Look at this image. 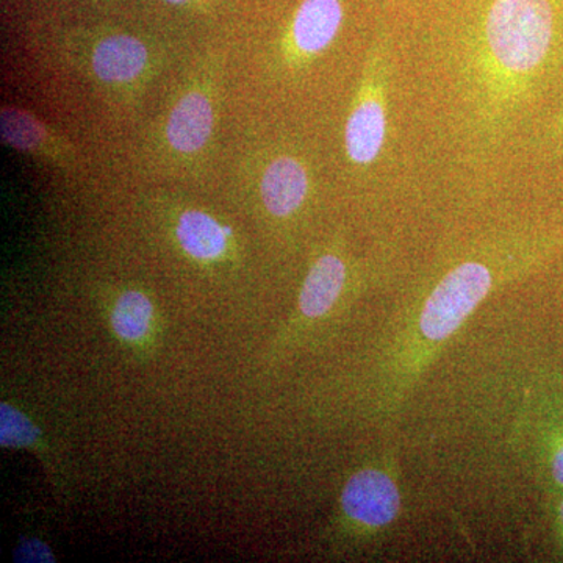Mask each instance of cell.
<instances>
[{"label":"cell","instance_id":"6da1fadb","mask_svg":"<svg viewBox=\"0 0 563 563\" xmlns=\"http://www.w3.org/2000/svg\"><path fill=\"white\" fill-rule=\"evenodd\" d=\"M563 232L499 233L451 263L415 299L383 346L374 377L373 412H398L433 358L493 292L525 279L562 251Z\"/></svg>","mask_w":563,"mask_h":563},{"label":"cell","instance_id":"7a4b0ae2","mask_svg":"<svg viewBox=\"0 0 563 563\" xmlns=\"http://www.w3.org/2000/svg\"><path fill=\"white\" fill-rule=\"evenodd\" d=\"M558 40L554 0H483L470 76L479 133L496 139L547 73Z\"/></svg>","mask_w":563,"mask_h":563},{"label":"cell","instance_id":"3957f363","mask_svg":"<svg viewBox=\"0 0 563 563\" xmlns=\"http://www.w3.org/2000/svg\"><path fill=\"white\" fill-rule=\"evenodd\" d=\"M391 74L390 38L383 32L366 54L344 122V154L355 168L373 166L387 146Z\"/></svg>","mask_w":563,"mask_h":563},{"label":"cell","instance_id":"277c9868","mask_svg":"<svg viewBox=\"0 0 563 563\" xmlns=\"http://www.w3.org/2000/svg\"><path fill=\"white\" fill-rule=\"evenodd\" d=\"M402 495L395 462L383 457L357 470L344 484L340 512L347 531L369 540L387 532L401 514Z\"/></svg>","mask_w":563,"mask_h":563},{"label":"cell","instance_id":"5b68a950","mask_svg":"<svg viewBox=\"0 0 563 563\" xmlns=\"http://www.w3.org/2000/svg\"><path fill=\"white\" fill-rule=\"evenodd\" d=\"M84 51L91 76L109 90H132L151 76L150 47L129 33H96L85 41Z\"/></svg>","mask_w":563,"mask_h":563},{"label":"cell","instance_id":"8992f818","mask_svg":"<svg viewBox=\"0 0 563 563\" xmlns=\"http://www.w3.org/2000/svg\"><path fill=\"white\" fill-rule=\"evenodd\" d=\"M343 22V0H301L282 40L285 62L298 68L317 60L335 43Z\"/></svg>","mask_w":563,"mask_h":563},{"label":"cell","instance_id":"52a82bcc","mask_svg":"<svg viewBox=\"0 0 563 563\" xmlns=\"http://www.w3.org/2000/svg\"><path fill=\"white\" fill-rule=\"evenodd\" d=\"M214 125L213 96L210 85L199 84L187 88L169 110L163 140L172 154L195 157L210 143Z\"/></svg>","mask_w":563,"mask_h":563},{"label":"cell","instance_id":"ba28073f","mask_svg":"<svg viewBox=\"0 0 563 563\" xmlns=\"http://www.w3.org/2000/svg\"><path fill=\"white\" fill-rule=\"evenodd\" d=\"M263 207L277 220H290L306 207L312 192V174L298 155L282 152L266 163L261 176Z\"/></svg>","mask_w":563,"mask_h":563},{"label":"cell","instance_id":"9c48e42d","mask_svg":"<svg viewBox=\"0 0 563 563\" xmlns=\"http://www.w3.org/2000/svg\"><path fill=\"white\" fill-rule=\"evenodd\" d=\"M351 279V262L342 251L332 247L318 255L299 291V320L312 322L331 313L350 287Z\"/></svg>","mask_w":563,"mask_h":563},{"label":"cell","instance_id":"30bf717a","mask_svg":"<svg viewBox=\"0 0 563 563\" xmlns=\"http://www.w3.org/2000/svg\"><path fill=\"white\" fill-rule=\"evenodd\" d=\"M0 132L3 141L14 150L57 163H69L73 157L68 144L58 140L54 132L27 111L3 107L0 113Z\"/></svg>","mask_w":563,"mask_h":563},{"label":"cell","instance_id":"8fae6325","mask_svg":"<svg viewBox=\"0 0 563 563\" xmlns=\"http://www.w3.org/2000/svg\"><path fill=\"white\" fill-rule=\"evenodd\" d=\"M176 236L185 254L199 262H217L229 250L231 232L211 214L192 209L177 218Z\"/></svg>","mask_w":563,"mask_h":563},{"label":"cell","instance_id":"7c38bea8","mask_svg":"<svg viewBox=\"0 0 563 563\" xmlns=\"http://www.w3.org/2000/svg\"><path fill=\"white\" fill-rule=\"evenodd\" d=\"M154 320V306L141 291H124L117 299L111 312V325L121 340L129 343L146 339Z\"/></svg>","mask_w":563,"mask_h":563},{"label":"cell","instance_id":"4fadbf2b","mask_svg":"<svg viewBox=\"0 0 563 563\" xmlns=\"http://www.w3.org/2000/svg\"><path fill=\"white\" fill-rule=\"evenodd\" d=\"M540 466L553 493L563 492V420L547 426L539 448Z\"/></svg>","mask_w":563,"mask_h":563},{"label":"cell","instance_id":"5bb4252c","mask_svg":"<svg viewBox=\"0 0 563 563\" xmlns=\"http://www.w3.org/2000/svg\"><path fill=\"white\" fill-rule=\"evenodd\" d=\"M0 439L3 446H31L38 440V429L9 404L0 407Z\"/></svg>","mask_w":563,"mask_h":563},{"label":"cell","instance_id":"9a60e30c","mask_svg":"<svg viewBox=\"0 0 563 563\" xmlns=\"http://www.w3.org/2000/svg\"><path fill=\"white\" fill-rule=\"evenodd\" d=\"M16 561L21 562H54V554L51 553L46 544L38 542V540H29L22 543L18 550Z\"/></svg>","mask_w":563,"mask_h":563},{"label":"cell","instance_id":"2e32d148","mask_svg":"<svg viewBox=\"0 0 563 563\" xmlns=\"http://www.w3.org/2000/svg\"><path fill=\"white\" fill-rule=\"evenodd\" d=\"M553 526L555 539L563 554V492L553 493Z\"/></svg>","mask_w":563,"mask_h":563},{"label":"cell","instance_id":"e0dca14e","mask_svg":"<svg viewBox=\"0 0 563 563\" xmlns=\"http://www.w3.org/2000/svg\"><path fill=\"white\" fill-rule=\"evenodd\" d=\"M551 135H553V139L558 140L559 143L563 144V110L555 117L553 125H551Z\"/></svg>","mask_w":563,"mask_h":563},{"label":"cell","instance_id":"ac0fdd59","mask_svg":"<svg viewBox=\"0 0 563 563\" xmlns=\"http://www.w3.org/2000/svg\"><path fill=\"white\" fill-rule=\"evenodd\" d=\"M163 2L169 3V5L184 7L192 2V0H163Z\"/></svg>","mask_w":563,"mask_h":563}]
</instances>
